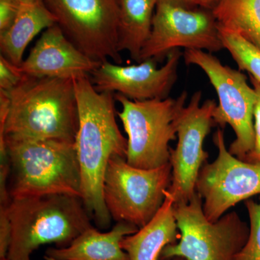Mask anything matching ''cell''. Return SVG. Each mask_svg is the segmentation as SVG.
<instances>
[{"label": "cell", "instance_id": "6da1fadb", "mask_svg": "<svg viewBox=\"0 0 260 260\" xmlns=\"http://www.w3.org/2000/svg\"><path fill=\"white\" fill-rule=\"evenodd\" d=\"M79 124L75 139L82 177L83 204L100 229L111 223L104 199V179L109 159L126 158L127 139L116 122L115 95L99 92L89 77L74 80Z\"/></svg>", "mask_w": 260, "mask_h": 260}, {"label": "cell", "instance_id": "7a4b0ae2", "mask_svg": "<svg viewBox=\"0 0 260 260\" xmlns=\"http://www.w3.org/2000/svg\"><path fill=\"white\" fill-rule=\"evenodd\" d=\"M9 99L8 116L0 125L5 136L75 142L79 124L75 81L24 75Z\"/></svg>", "mask_w": 260, "mask_h": 260}, {"label": "cell", "instance_id": "3957f363", "mask_svg": "<svg viewBox=\"0 0 260 260\" xmlns=\"http://www.w3.org/2000/svg\"><path fill=\"white\" fill-rule=\"evenodd\" d=\"M0 153H6L11 199L46 194L82 198V177L75 142L5 136Z\"/></svg>", "mask_w": 260, "mask_h": 260}, {"label": "cell", "instance_id": "277c9868", "mask_svg": "<svg viewBox=\"0 0 260 260\" xmlns=\"http://www.w3.org/2000/svg\"><path fill=\"white\" fill-rule=\"evenodd\" d=\"M11 237L6 257L31 260L41 246H69L93 226L92 218L78 197L46 194L11 199L8 209Z\"/></svg>", "mask_w": 260, "mask_h": 260}, {"label": "cell", "instance_id": "5b68a950", "mask_svg": "<svg viewBox=\"0 0 260 260\" xmlns=\"http://www.w3.org/2000/svg\"><path fill=\"white\" fill-rule=\"evenodd\" d=\"M120 103L117 115L127 135L126 162L140 169H156L170 160L169 143L175 140L179 116L186 107V91L176 98L133 101L114 93Z\"/></svg>", "mask_w": 260, "mask_h": 260}, {"label": "cell", "instance_id": "8992f818", "mask_svg": "<svg viewBox=\"0 0 260 260\" xmlns=\"http://www.w3.org/2000/svg\"><path fill=\"white\" fill-rule=\"evenodd\" d=\"M173 208L180 238L164 248L160 260H234L247 242L249 227L237 212L210 221L198 191L189 203H174Z\"/></svg>", "mask_w": 260, "mask_h": 260}, {"label": "cell", "instance_id": "52a82bcc", "mask_svg": "<svg viewBox=\"0 0 260 260\" xmlns=\"http://www.w3.org/2000/svg\"><path fill=\"white\" fill-rule=\"evenodd\" d=\"M170 162L156 169H140L125 158L109 159L104 179V199L111 218L140 229L161 208L172 183Z\"/></svg>", "mask_w": 260, "mask_h": 260}, {"label": "cell", "instance_id": "ba28073f", "mask_svg": "<svg viewBox=\"0 0 260 260\" xmlns=\"http://www.w3.org/2000/svg\"><path fill=\"white\" fill-rule=\"evenodd\" d=\"M184 62L198 67L207 75L218 97L214 111L215 126H232L236 139L229 147L234 156L244 160L254 145V109L256 101L255 90L247 83L241 70L222 64L212 53L185 49Z\"/></svg>", "mask_w": 260, "mask_h": 260}, {"label": "cell", "instance_id": "9c48e42d", "mask_svg": "<svg viewBox=\"0 0 260 260\" xmlns=\"http://www.w3.org/2000/svg\"><path fill=\"white\" fill-rule=\"evenodd\" d=\"M66 37L98 62L121 64L117 0H44Z\"/></svg>", "mask_w": 260, "mask_h": 260}, {"label": "cell", "instance_id": "30bf717a", "mask_svg": "<svg viewBox=\"0 0 260 260\" xmlns=\"http://www.w3.org/2000/svg\"><path fill=\"white\" fill-rule=\"evenodd\" d=\"M213 53L224 49L213 13L193 10L172 0H158L151 34L142 50L140 62L167 58L175 49Z\"/></svg>", "mask_w": 260, "mask_h": 260}, {"label": "cell", "instance_id": "8fae6325", "mask_svg": "<svg viewBox=\"0 0 260 260\" xmlns=\"http://www.w3.org/2000/svg\"><path fill=\"white\" fill-rule=\"evenodd\" d=\"M218 156L200 170L196 190L203 199L205 217L215 222L240 202L260 194V164L240 160L226 148L224 132L213 136Z\"/></svg>", "mask_w": 260, "mask_h": 260}, {"label": "cell", "instance_id": "7c38bea8", "mask_svg": "<svg viewBox=\"0 0 260 260\" xmlns=\"http://www.w3.org/2000/svg\"><path fill=\"white\" fill-rule=\"evenodd\" d=\"M201 90L194 92L183 109L177 124V145L170 150L172 179L168 191L174 204L189 203L196 194L200 170L208 158L203 143L212 126L216 102L208 99L201 103Z\"/></svg>", "mask_w": 260, "mask_h": 260}, {"label": "cell", "instance_id": "4fadbf2b", "mask_svg": "<svg viewBox=\"0 0 260 260\" xmlns=\"http://www.w3.org/2000/svg\"><path fill=\"white\" fill-rule=\"evenodd\" d=\"M181 57L180 49L171 51L160 68L153 59L128 66L106 61L92 73L90 80L98 91L121 94L130 100L167 99L177 82Z\"/></svg>", "mask_w": 260, "mask_h": 260}, {"label": "cell", "instance_id": "5bb4252c", "mask_svg": "<svg viewBox=\"0 0 260 260\" xmlns=\"http://www.w3.org/2000/svg\"><path fill=\"white\" fill-rule=\"evenodd\" d=\"M101 64L82 52L56 23L44 30L17 68L28 76L75 80L91 75Z\"/></svg>", "mask_w": 260, "mask_h": 260}, {"label": "cell", "instance_id": "9a60e30c", "mask_svg": "<svg viewBox=\"0 0 260 260\" xmlns=\"http://www.w3.org/2000/svg\"><path fill=\"white\" fill-rule=\"evenodd\" d=\"M138 228L126 222H116L112 230L101 232L93 226L80 234L69 246L49 248L45 256L55 260H129L121 242Z\"/></svg>", "mask_w": 260, "mask_h": 260}, {"label": "cell", "instance_id": "2e32d148", "mask_svg": "<svg viewBox=\"0 0 260 260\" xmlns=\"http://www.w3.org/2000/svg\"><path fill=\"white\" fill-rule=\"evenodd\" d=\"M174 198L167 190L164 204L154 218L121 240V248L129 260H160L164 248L178 242L180 233L174 216Z\"/></svg>", "mask_w": 260, "mask_h": 260}, {"label": "cell", "instance_id": "e0dca14e", "mask_svg": "<svg viewBox=\"0 0 260 260\" xmlns=\"http://www.w3.org/2000/svg\"><path fill=\"white\" fill-rule=\"evenodd\" d=\"M56 23V18L44 0L23 2L14 22L6 31L0 34V50L12 64L23 62L25 49L42 30Z\"/></svg>", "mask_w": 260, "mask_h": 260}, {"label": "cell", "instance_id": "ac0fdd59", "mask_svg": "<svg viewBox=\"0 0 260 260\" xmlns=\"http://www.w3.org/2000/svg\"><path fill=\"white\" fill-rule=\"evenodd\" d=\"M158 0H117L118 46L140 62V54L151 34Z\"/></svg>", "mask_w": 260, "mask_h": 260}, {"label": "cell", "instance_id": "d6986e66", "mask_svg": "<svg viewBox=\"0 0 260 260\" xmlns=\"http://www.w3.org/2000/svg\"><path fill=\"white\" fill-rule=\"evenodd\" d=\"M212 13L219 25L237 32L260 50V0H219Z\"/></svg>", "mask_w": 260, "mask_h": 260}, {"label": "cell", "instance_id": "ffe728a7", "mask_svg": "<svg viewBox=\"0 0 260 260\" xmlns=\"http://www.w3.org/2000/svg\"><path fill=\"white\" fill-rule=\"evenodd\" d=\"M219 36L226 49L236 61L239 70L246 71L260 83V50L234 30L218 24Z\"/></svg>", "mask_w": 260, "mask_h": 260}, {"label": "cell", "instance_id": "44dd1931", "mask_svg": "<svg viewBox=\"0 0 260 260\" xmlns=\"http://www.w3.org/2000/svg\"><path fill=\"white\" fill-rule=\"evenodd\" d=\"M245 206L249 217V237L234 260H260V201L247 200Z\"/></svg>", "mask_w": 260, "mask_h": 260}, {"label": "cell", "instance_id": "7402d4cb", "mask_svg": "<svg viewBox=\"0 0 260 260\" xmlns=\"http://www.w3.org/2000/svg\"><path fill=\"white\" fill-rule=\"evenodd\" d=\"M24 75L4 56L0 55V90L10 91L22 81Z\"/></svg>", "mask_w": 260, "mask_h": 260}, {"label": "cell", "instance_id": "603a6c76", "mask_svg": "<svg viewBox=\"0 0 260 260\" xmlns=\"http://www.w3.org/2000/svg\"><path fill=\"white\" fill-rule=\"evenodd\" d=\"M253 88L256 93V101L254 109V145L252 150L246 156L244 161L260 164V83L249 76Z\"/></svg>", "mask_w": 260, "mask_h": 260}, {"label": "cell", "instance_id": "cb8c5ba5", "mask_svg": "<svg viewBox=\"0 0 260 260\" xmlns=\"http://www.w3.org/2000/svg\"><path fill=\"white\" fill-rule=\"evenodd\" d=\"M21 2L19 0H0V34L6 31L14 22Z\"/></svg>", "mask_w": 260, "mask_h": 260}, {"label": "cell", "instance_id": "d4e9b609", "mask_svg": "<svg viewBox=\"0 0 260 260\" xmlns=\"http://www.w3.org/2000/svg\"><path fill=\"white\" fill-rule=\"evenodd\" d=\"M218 2L219 0H200L202 7L211 10L213 9Z\"/></svg>", "mask_w": 260, "mask_h": 260}, {"label": "cell", "instance_id": "484cf974", "mask_svg": "<svg viewBox=\"0 0 260 260\" xmlns=\"http://www.w3.org/2000/svg\"><path fill=\"white\" fill-rule=\"evenodd\" d=\"M172 1L176 2V3H179L183 5H200L201 6V3L200 0H172Z\"/></svg>", "mask_w": 260, "mask_h": 260}, {"label": "cell", "instance_id": "4316f807", "mask_svg": "<svg viewBox=\"0 0 260 260\" xmlns=\"http://www.w3.org/2000/svg\"><path fill=\"white\" fill-rule=\"evenodd\" d=\"M169 260H185V259H182V258H180V257H175V258H173V259H171Z\"/></svg>", "mask_w": 260, "mask_h": 260}, {"label": "cell", "instance_id": "83f0119b", "mask_svg": "<svg viewBox=\"0 0 260 260\" xmlns=\"http://www.w3.org/2000/svg\"><path fill=\"white\" fill-rule=\"evenodd\" d=\"M19 1L21 2V3H23V2L32 1V0H19Z\"/></svg>", "mask_w": 260, "mask_h": 260}, {"label": "cell", "instance_id": "f1b7e54d", "mask_svg": "<svg viewBox=\"0 0 260 260\" xmlns=\"http://www.w3.org/2000/svg\"><path fill=\"white\" fill-rule=\"evenodd\" d=\"M0 260H9L8 259V258L7 257H4V258H0Z\"/></svg>", "mask_w": 260, "mask_h": 260}]
</instances>
